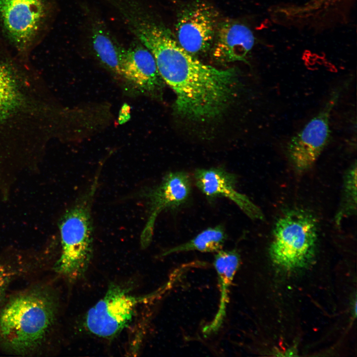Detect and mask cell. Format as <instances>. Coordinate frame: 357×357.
Returning a JSON list of instances; mask_svg holds the SVG:
<instances>
[{
    "mask_svg": "<svg viewBox=\"0 0 357 357\" xmlns=\"http://www.w3.org/2000/svg\"><path fill=\"white\" fill-rule=\"evenodd\" d=\"M226 239L223 227L218 225L208 228L186 242L165 250L162 256L184 251L197 250L202 252H217L222 249Z\"/></svg>",
    "mask_w": 357,
    "mask_h": 357,
    "instance_id": "2e32d148",
    "label": "cell"
},
{
    "mask_svg": "<svg viewBox=\"0 0 357 357\" xmlns=\"http://www.w3.org/2000/svg\"><path fill=\"white\" fill-rule=\"evenodd\" d=\"M22 270L20 266L12 263H0V303L8 287Z\"/></svg>",
    "mask_w": 357,
    "mask_h": 357,
    "instance_id": "ac0fdd59",
    "label": "cell"
},
{
    "mask_svg": "<svg viewBox=\"0 0 357 357\" xmlns=\"http://www.w3.org/2000/svg\"><path fill=\"white\" fill-rule=\"evenodd\" d=\"M145 298L133 295L126 288L112 283L104 296L87 311L85 326L96 336L114 337L129 324L137 305Z\"/></svg>",
    "mask_w": 357,
    "mask_h": 357,
    "instance_id": "52a82bcc",
    "label": "cell"
},
{
    "mask_svg": "<svg viewBox=\"0 0 357 357\" xmlns=\"http://www.w3.org/2000/svg\"><path fill=\"white\" fill-rule=\"evenodd\" d=\"M340 90L332 92L318 112L289 141L287 154L298 173L310 169L328 143L330 136L331 113L339 99Z\"/></svg>",
    "mask_w": 357,
    "mask_h": 357,
    "instance_id": "ba28073f",
    "label": "cell"
},
{
    "mask_svg": "<svg viewBox=\"0 0 357 357\" xmlns=\"http://www.w3.org/2000/svg\"><path fill=\"white\" fill-rule=\"evenodd\" d=\"M217 11L202 0H195L178 12L175 24L176 38L180 45L195 57L209 51L219 23Z\"/></svg>",
    "mask_w": 357,
    "mask_h": 357,
    "instance_id": "9c48e42d",
    "label": "cell"
},
{
    "mask_svg": "<svg viewBox=\"0 0 357 357\" xmlns=\"http://www.w3.org/2000/svg\"><path fill=\"white\" fill-rule=\"evenodd\" d=\"M196 186L210 200L225 197L235 203L248 217L264 219L261 210L236 188L237 176L221 167L198 169L194 174Z\"/></svg>",
    "mask_w": 357,
    "mask_h": 357,
    "instance_id": "8fae6325",
    "label": "cell"
},
{
    "mask_svg": "<svg viewBox=\"0 0 357 357\" xmlns=\"http://www.w3.org/2000/svg\"><path fill=\"white\" fill-rule=\"evenodd\" d=\"M269 248L272 261L287 270L308 265L316 252L318 239L316 219L301 209L286 211L276 222Z\"/></svg>",
    "mask_w": 357,
    "mask_h": 357,
    "instance_id": "5b68a950",
    "label": "cell"
},
{
    "mask_svg": "<svg viewBox=\"0 0 357 357\" xmlns=\"http://www.w3.org/2000/svg\"><path fill=\"white\" fill-rule=\"evenodd\" d=\"M83 8L86 42L89 49L104 66L121 76L126 49L119 43L101 17L90 8Z\"/></svg>",
    "mask_w": 357,
    "mask_h": 357,
    "instance_id": "7c38bea8",
    "label": "cell"
},
{
    "mask_svg": "<svg viewBox=\"0 0 357 357\" xmlns=\"http://www.w3.org/2000/svg\"><path fill=\"white\" fill-rule=\"evenodd\" d=\"M240 257L236 249L220 250L215 255L214 266L218 276L220 300L218 311L212 321L202 329L205 336L217 333L223 324L229 299L230 288L238 269Z\"/></svg>",
    "mask_w": 357,
    "mask_h": 357,
    "instance_id": "9a60e30c",
    "label": "cell"
},
{
    "mask_svg": "<svg viewBox=\"0 0 357 357\" xmlns=\"http://www.w3.org/2000/svg\"><path fill=\"white\" fill-rule=\"evenodd\" d=\"M121 76L142 92L153 95L164 84L152 53L135 39L126 49Z\"/></svg>",
    "mask_w": 357,
    "mask_h": 357,
    "instance_id": "5bb4252c",
    "label": "cell"
},
{
    "mask_svg": "<svg viewBox=\"0 0 357 357\" xmlns=\"http://www.w3.org/2000/svg\"><path fill=\"white\" fill-rule=\"evenodd\" d=\"M100 171L92 183L64 214L60 223L61 254L55 265L59 274L71 281L82 278L93 252L92 207Z\"/></svg>",
    "mask_w": 357,
    "mask_h": 357,
    "instance_id": "277c9868",
    "label": "cell"
},
{
    "mask_svg": "<svg viewBox=\"0 0 357 357\" xmlns=\"http://www.w3.org/2000/svg\"><path fill=\"white\" fill-rule=\"evenodd\" d=\"M56 10L55 0H0V33L24 57L48 31Z\"/></svg>",
    "mask_w": 357,
    "mask_h": 357,
    "instance_id": "8992f818",
    "label": "cell"
},
{
    "mask_svg": "<svg viewBox=\"0 0 357 357\" xmlns=\"http://www.w3.org/2000/svg\"><path fill=\"white\" fill-rule=\"evenodd\" d=\"M22 63L0 47V147L44 143L46 136L44 86Z\"/></svg>",
    "mask_w": 357,
    "mask_h": 357,
    "instance_id": "7a4b0ae2",
    "label": "cell"
},
{
    "mask_svg": "<svg viewBox=\"0 0 357 357\" xmlns=\"http://www.w3.org/2000/svg\"><path fill=\"white\" fill-rule=\"evenodd\" d=\"M357 210V164L350 168L344 178L343 195L341 206L337 216L339 223L341 219L350 214L356 213Z\"/></svg>",
    "mask_w": 357,
    "mask_h": 357,
    "instance_id": "e0dca14e",
    "label": "cell"
},
{
    "mask_svg": "<svg viewBox=\"0 0 357 357\" xmlns=\"http://www.w3.org/2000/svg\"><path fill=\"white\" fill-rule=\"evenodd\" d=\"M146 48L154 57L164 82L176 94L175 110L179 115L205 121L226 110L237 85L234 69L203 63L185 51L163 24Z\"/></svg>",
    "mask_w": 357,
    "mask_h": 357,
    "instance_id": "6da1fadb",
    "label": "cell"
},
{
    "mask_svg": "<svg viewBox=\"0 0 357 357\" xmlns=\"http://www.w3.org/2000/svg\"><path fill=\"white\" fill-rule=\"evenodd\" d=\"M58 308L55 294L48 289L34 288L13 297L0 310V344L19 354L38 348L55 324Z\"/></svg>",
    "mask_w": 357,
    "mask_h": 357,
    "instance_id": "3957f363",
    "label": "cell"
},
{
    "mask_svg": "<svg viewBox=\"0 0 357 357\" xmlns=\"http://www.w3.org/2000/svg\"><path fill=\"white\" fill-rule=\"evenodd\" d=\"M191 192V180L185 172H170L161 182L144 193L148 217L140 236L142 248L150 244L154 226L159 215L163 211L174 210L184 205L189 200Z\"/></svg>",
    "mask_w": 357,
    "mask_h": 357,
    "instance_id": "30bf717a",
    "label": "cell"
},
{
    "mask_svg": "<svg viewBox=\"0 0 357 357\" xmlns=\"http://www.w3.org/2000/svg\"><path fill=\"white\" fill-rule=\"evenodd\" d=\"M254 42V35L246 25L225 20L217 25L211 48L212 56L221 63L245 62Z\"/></svg>",
    "mask_w": 357,
    "mask_h": 357,
    "instance_id": "4fadbf2b",
    "label": "cell"
}]
</instances>
